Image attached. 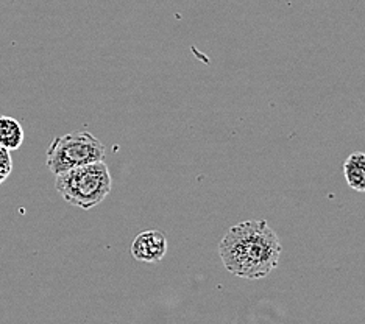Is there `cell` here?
<instances>
[{"label":"cell","mask_w":365,"mask_h":324,"mask_svg":"<svg viewBox=\"0 0 365 324\" xmlns=\"http://www.w3.org/2000/svg\"><path fill=\"white\" fill-rule=\"evenodd\" d=\"M283 246L267 220H247L231 226L219 244V256L231 274L261 279L278 267Z\"/></svg>","instance_id":"6da1fadb"},{"label":"cell","mask_w":365,"mask_h":324,"mask_svg":"<svg viewBox=\"0 0 365 324\" xmlns=\"http://www.w3.org/2000/svg\"><path fill=\"white\" fill-rule=\"evenodd\" d=\"M98 161H105V145L89 131H76L55 137L46 156L47 167L53 174Z\"/></svg>","instance_id":"3957f363"},{"label":"cell","mask_w":365,"mask_h":324,"mask_svg":"<svg viewBox=\"0 0 365 324\" xmlns=\"http://www.w3.org/2000/svg\"><path fill=\"white\" fill-rule=\"evenodd\" d=\"M345 179L356 192H365V153L354 152L344 162Z\"/></svg>","instance_id":"5b68a950"},{"label":"cell","mask_w":365,"mask_h":324,"mask_svg":"<svg viewBox=\"0 0 365 324\" xmlns=\"http://www.w3.org/2000/svg\"><path fill=\"white\" fill-rule=\"evenodd\" d=\"M11 172H13L11 153L8 152L6 148L0 147V184L6 181V178L10 177Z\"/></svg>","instance_id":"52a82bcc"},{"label":"cell","mask_w":365,"mask_h":324,"mask_svg":"<svg viewBox=\"0 0 365 324\" xmlns=\"http://www.w3.org/2000/svg\"><path fill=\"white\" fill-rule=\"evenodd\" d=\"M131 256L139 262L156 263L168 253V239L161 231H144L131 244Z\"/></svg>","instance_id":"277c9868"},{"label":"cell","mask_w":365,"mask_h":324,"mask_svg":"<svg viewBox=\"0 0 365 324\" xmlns=\"http://www.w3.org/2000/svg\"><path fill=\"white\" fill-rule=\"evenodd\" d=\"M55 187L66 203L89 211L110 195L113 178L108 165L98 161L56 174Z\"/></svg>","instance_id":"7a4b0ae2"},{"label":"cell","mask_w":365,"mask_h":324,"mask_svg":"<svg viewBox=\"0 0 365 324\" xmlns=\"http://www.w3.org/2000/svg\"><path fill=\"white\" fill-rule=\"evenodd\" d=\"M24 142L22 125L8 115H0V147L6 148L8 152L19 150Z\"/></svg>","instance_id":"8992f818"}]
</instances>
